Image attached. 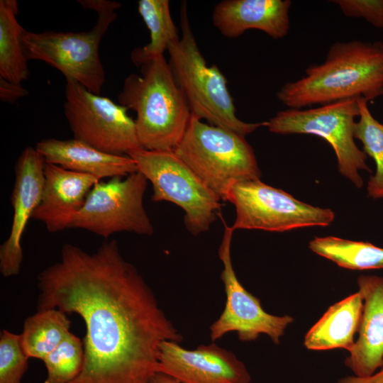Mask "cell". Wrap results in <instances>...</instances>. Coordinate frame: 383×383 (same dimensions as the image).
Returning a JSON list of instances; mask_svg holds the SVG:
<instances>
[{"label": "cell", "instance_id": "20", "mask_svg": "<svg viewBox=\"0 0 383 383\" xmlns=\"http://www.w3.org/2000/svg\"><path fill=\"white\" fill-rule=\"evenodd\" d=\"M67 313L57 309L38 310L26 318L21 335L23 350L29 358L43 360L71 333Z\"/></svg>", "mask_w": 383, "mask_h": 383}, {"label": "cell", "instance_id": "18", "mask_svg": "<svg viewBox=\"0 0 383 383\" xmlns=\"http://www.w3.org/2000/svg\"><path fill=\"white\" fill-rule=\"evenodd\" d=\"M35 149L48 163L90 174L100 180L123 177L138 171L130 156L105 152L75 138L43 139L36 144Z\"/></svg>", "mask_w": 383, "mask_h": 383}, {"label": "cell", "instance_id": "22", "mask_svg": "<svg viewBox=\"0 0 383 383\" xmlns=\"http://www.w3.org/2000/svg\"><path fill=\"white\" fill-rule=\"evenodd\" d=\"M138 10L150 32L149 43L134 49L131 55L132 62L140 67L163 55L168 46L179 37L168 0H140Z\"/></svg>", "mask_w": 383, "mask_h": 383}, {"label": "cell", "instance_id": "29", "mask_svg": "<svg viewBox=\"0 0 383 383\" xmlns=\"http://www.w3.org/2000/svg\"><path fill=\"white\" fill-rule=\"evenodd\" d=\"M337 383H383V367L368 377L347 376L339 379Z\"/></svg>", "mask_w": 383, "mask_h": 383}, {"label": "cell", "instance_id": "4", "mask_svg": "<svg viewBox=\"0 0 383 383\" xmlns=\"http://www.w3.org/2000/svg\"><path fill=\"white\" fill-rule=\"evenodd\" d=\"M180 24L182 36L168 46V62L192 115L244 136L265 126V121L248 123L238 118L226 77L216 65H207L199 48L186 2L181 6Z\"/></svg>", "mask_w": 383, "mask_h": 383}, {"label": "cell", "instance_id": "27", "mask_svg": "<svg viewBox=\"0 0 383 383\" xmlns=\"http://www.w3.org/2000/svg\"><path fill=\"white\" fill-rule=\"evenodd\" d=\"M348 17L362 18L377 28H383V0H334Z\"/></svg>", "mask_w": 383, "mask_h": 383}, {"label": "cell", "instance_id": "19", "mask_svg": "<svg viewBox=\"0 0 383 383\" xmlns=\"http://www.w3.org/2000/svg\"><path fill=\"white\" fill-rule=\"evenodd\" d=\"M362 311L359 292L333 304L306 333L304 346L311 350L343 348L350 352L360 329Z\"/></svg>", "mask_w": 383, "mask_h": 383}, {"label": "cell", "instance_id": "9", "mask_svg": "<svg viewBox=\"0 0 383 383\" xmlns=\"http://www.w3.org/2000/svg\"><path fill=\"white\" fill-rule=\"evenodd\" d=\"M225 201L234 205L233 229L284 232L311 226H328L335 219L330 209L301 201L284 190L259 179L238 182Z\"/></svg>", "mask_w": 383, "mask_h": 383}, {"label": "cell", "instance_id": "3", "mask_svg": "<svg viewBox=\"0 0 383 383\" xmlns=\"http://www.w3.org/2000/svg\"><path fill=\"white\" fill-rule=\"evenodd\" d=\"M124 81L118 102L136 113L137 136L149 150H173L192 116L184 94L164 55L140 66Z\"/></svg>", "mask_w": 383, "mask_h": 383}, {"label": "cell", "instance_id": "13", "mask_svg": "<svg viewBox=\"0 0 383 383\" xmlns=\"http://www.w3.org/2000/svg\"><path fill=\"white\" fill-rule=\"evenodd\" d=\"M181 383H250L245 364L230 350L215 343L194 350L179 343L165 341L160 345L158 370Z\"/></svg>", "mask_w": 383, "mask_h": 383}, {"label": "cell", "instance_id": "23", "mask_svg": "<svg viewBox=\"0 0 383 383\" xmlns=\"http://www.w3.org/2000/svg\"><path fill=\"white\" fill-rule=\"evenodd\" d=\"M314 253L353 270L383 268V248L368 242L335 236L315 237L309 243Z\"/></svg>", "mask_w": 383, "mask_h": 383}, {"label": "cell", "instance_id": "6", "mask_svg": "<svg viewBox=\"0 0 383 383\" xmlns=\"http://www.w3.org/2000/svg\"><path fill=\"white\" fill-rule=\"evenodd\" d=\"M173 151L223 201L235 184L261 177L254 150L245 136L193 115Z\"/></svg>", "mask_w": 383, "mask_h": 383}, {"label": "cell", "instance_id": "24", "mask_svg": "<svg viewBox=\"0 0 383 383\" xmlns=\"http://www.w3.org/2000/svg\"><path fill=\"white\" fill-rule=\"evenodd\" d=\"M357 101L360 116L354 136L362 143L363 151L376 165L375 173L367 182V195L374 199H383V123L372 115L366 99L358 97Z\"/></svg>", "mask_w": 383, "mask_h": 383}, {"label": "cell", "instance_id": "7", "mask_svg": "<svg viewBox=\"0 0 383 383\" xmlns=\"http://www.w3.org/2000/svg\"><path fill=\"white\" fill-rule=\"evenodd\" d=\"M152 185V201L173 203L184 212V225L193 235L209 231L221 209V198L173 150L140 148L128 153Z\"/></svg>", "mask_w": 383, "mask_h": 383}, {"label": "cell", "instance_id": "8", "mask_svg": "<svg viewBox=\"0 0 383 383\" xmlns=\"http://www.w3.org/2000/svg\"><path fill=\"white\" fill-rule=\"evenodd\" d=\"M357 98H350L307 109L280 110L265 121L269 131L280 135L309 134L326 140L333 149L339 172L357 188L363 186L360 170L370 172L367 155L355 142Z\"/></svg>", "mask_w": 383, "mask_h": 383}, {"label": "cell", "instance_id": "12", "mask_svg": "<svg viewBox=\"0 0 383 383\" xmlns=\"http://www.w3.org/2000/svg\"><path fill=\"white\" fill-rule=\"evenodd\" d=\"M224 231L218 248V257L223 269L221 279L226 293L224 309L209 327L210 338L213 342L229 332H236L243 342L255 340L267 335L276 345L280 343L289 325L293 323L291 316H274L265 311L258 298L247 291L238 280L233 267L231 247L234 230L223 220Z\"/></svg>", "mask_w": 383, "mask_h": 383}, {"label": "cell", "instance_id": "30", "mask_svg": "<svg viewBox=\"0 0 383 383\" xmlns=\"http://www.w3.org/2000/svg\"><path fill=\"white\" fill-rule=\"evenodd\" d=\"M148 383H181L172 377L162 373L157 372Z\"/></svg>", "mask_w": 383, "mask_h": 383}, {"label": "cell", "instance_id": "11", "mask_svg": "<svg viewBox=\"0 0 383 383\" xmlns=\"http://www.w3.org/2000/svg\"><path fill=\"white\" fill-rule=\"evenodd\" d=\"M128 111L77 82L66 79L64 113L74 138L115 155H128L143 148L137 136L135 120Z\"/></svg>", "mask_w": 383, "mask_h": 383}, {"label": "cell", "instance_id": "25", "mask_svg": "<svg viewBox=\"0 0 383 383\" xmlns=\"http://www.w3.org/2000/svg\"><path fill=\"white\" fill-rule=\"evenodd\" d=\"M43 361L46 368L44 383H73L84 364L83 342L70 333Z\"/></svg>", "mask_w": 383, "mask_h": 383}, {"label": "cell", "instance_id": "17", "mask_svg": "<svg viewBox=\"0 0 383 383\" xmlns=\"http://www.w3.org/2000/svg\"><path fill=\"white\" fill-rule=\"evenodd\" d=\"M357 284L362 316L358 338L344 363L353 375L365 377L383 367V277L362 274Z\"/></svg>", "mask_w": 383, "mask_h": 383}, {"label": "cell", "instance_id": "10", "mask_svg": "<svg viewBox=\"0 0 383 383\" xmlns=\"http://www.w3.org/2000/svg\"><path fill=\"white\" fill-rule=\"evenodd\" d=\"M148 179L137 171L96 182L70 225L108 238L119 232L152 235V224L143 204Z\"/></svg>", "mask_w": 383, "mask_h": 383}, {"label": "cell", "instance_id": "1", "mask_svg": "<svg viewBox=\"0 0 383 383\" xmlns=\"http://www.w3.org/2000/svg\"><path fill=\"white\" fill-rule=\"evenodd\" d=\"M37 282L38 310L77 313L84 323V364L73 383H148L157 372L161 344L183 340L115 240L92 253L65 244L60 261Z\"/></svg>", "mask_w": 383, "mask_h": 383}, {"label": "cell", "instance_id": "26", "mask_svg": "<svg viewBox=\"0 0 383 383\" xmlns=\"http://www.w3.org/2000/svg\"><path fill=\"white\" fill-rule=\"evenodd\" d=\"M28 359L21 335L3 330L0 336V383H21L28 368Z\"/></svg>", "mask_w": 383, "mask_h": 383}, {"label": "cell", "instance_id": "16", "mask_svg": "<svg viewBox=\"0 0 383 383\" xmlns=\"http://www.w3.org/2000/svg\"><path fill=\"white\" fill-rule=\"evenodd\" d=\"M291 5L290 0H223L213 8L212 23L228 38L256 29L280 39L290 29Z\"/></svg>", "mask_w": 383, "mask_h": 383}, {"label": "cell", "instance_id": "2", "mask_svg": "<svg viewBox=\"0 0 383 383\" xmlns=\"http://www.w3.org/2000/svg\"><path fill=\"white\" fill-rule=\"evenodd\" d=\"M383 96V43L337 42L321 64L311 65L300 79L285 83L277 98L288 109H302L362 97Z\"/></svg>", "mask_w": 383, "mask_h": 383}, {"label": "cell", "instance_id": "15", "mask_svg": "<svg viewBox=\"0 0 383 383\" xmlns=\"http://www.w3.org/2000/svg\"><path fill=\"white\" fill-rule=\"evenodd\" d=\"M99 181L96 177L45 162L42 195L32 219L43 223L50 233L69 228Z\"/></svg>", "mask_w": 383, "mask_h": 383}, {"label": "cell", "instance_id": "14", "mask_svg": "<svg viewBox=\"0 0 383 383\" xmlns=\"http://www.w3.org/2000/svg\"><path fill=\"white\" fill-rule=\"evenodd\" d=\"M45 163L35 148L30 146L22 151L16 161L11 194L12 223L8 238L0 246V272L4 277L20 272L23 260L21 239L40 201Z\"/></svg>", "mask_w": 383, "mask_h": 383}, {"label": "cell", "instance_id": "28", "mask_svg": "<svg viewBox=\"0 0 383 383\" xmlns=\"http://www.w3.org/2000/svg\"><path fill=\"white\" fill-rule=\"evenodd\" d=\"M29 94L21 84H16L0 77V99L7 103H13Z\"/></svg>", "mask_w": 383, "mask_h": 383}, {"label": "cell", "instance_id": "5", "mask_svg": "<svg viewBox=\"0 0 383 383\" xmlns=\"http://www.w3.org/2000/svg\"><path fill=\"white\" fill-rule=\"evenodd\" d=\"M84 8L96 11L97 21L89 31L34 33L23 30L22 45L26 59L41 60L57 69L92 93L100 94L106 81L99 48L117 17L121 4L107 0H78Z\"/></svg>", "mask_w": 383, "mask_h": 383}, {"label": "cell", "instance_id": "21", "mask_svg": "<svg viewBox=\"0 0 383 383\" xmlns=\"http://www.w3.org/2000/svg\"><path fill=\"white\" fill-rule=\"evenodd\" d=\"M18 12L17 1H0V77L21 84L29 70L21 40L24 28L17 21Z\"/></svg>", "mask_w": 383, "mask_h": 383}]
</instances>
